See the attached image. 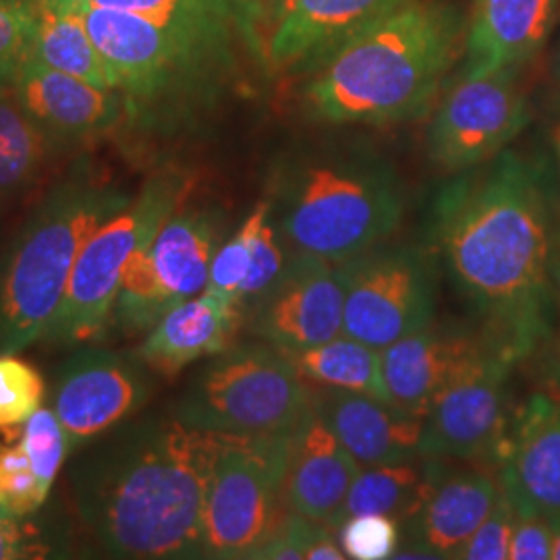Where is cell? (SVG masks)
<instances>
[{
    "mask_svg": "<svg viewBox=\"0 0 560 560\" xmlns=\"http://www.w3.org/2000/svg\"><path fill=\"white\" fill-rule=\"evenodd\" d=\"M469 168L436 201V243L448 277L509 360L536 353L552 322V222L540 173L502 152Z\"/></svg>",
    "mask_w": 560,
    "mask_h": 560,
    "instance_id": "cell-1",
    "label": "cell"
},
{
    "mask_svg": "<svg viewBox=\"0 0 560 560\" xmlns=\"http://www.w3.org/2000/svg\"><path fill=\"white\" fill-rule=\"evenodd\" d=\"M122 101L115 138L129 161L156 162L201 129L264 60V23L233 13H133L75 7Z\"/></svg>",
    "mask_w": 560,
    "mask_h": 560,
    "instance_id": "cell-2",
    "label": "cell"
},
{
    "mask_svg": "<svg viewBox=\"0 0 560 560\" xmlns=\"http://www.w3.org/2000/svg\"><path fill=\"white\" fill-rule=\"evenodd\" d=\"M222 434L171 418L125 425L69 476L75 517L115 559H203V511Z\"/></svg>",
    "mask_w": 560,
    "mask_h": 560,
    "instance_id": "cell-3",
    "label": "cell"
},
{
    "mask_svg": "<svg viewBox=\"0 0 560 560\" xmlns=\"http://www.w3.org/2000/svg\"><path fill=\"white\" fill-rule=\"evenodd\" d=\"M465 34L457 4L402 0L305 75L303 108L332 127L420 119L463 59Z\"/></svg>",
    "mask_w": 560,
    "mask_h": 560,
    "instance_id": "cell-4",
    "label": "cell"
},
{
    "mask_svg": "<svg viewBox=\"0 0 560 560\" xmlns=\"http://www.w3.org/2000/svg\"><path fill=\"white\" fill-rule=\"evenodd\" d=\"M131 198L88 152L48 183L0 256V353L40 342L85 241Z\"/></svg>",
    "mask_w": 560,
    "mask_h": 560,
    "instance_id": "cell-5",
    "label": "cell"
},
{
    "mask_svg": "<svg viewBox=\"0 0 560 560\" xmlns=\"http://www.w3.org/2000/svg\"><path fill=\"white\" fill-rule=\"evenodd\" d=\"M270 210L293 254L351 260L399 229L405 198L393 166L360 145H318L280 162Z\"/></svg>",
    "mask_w": 560,
    "mask_h": 560,
    "instance_id": "cell-6",
    "label": "cell"
},
{
    "mask_svg": "<svg viewBox=\"0 0 560 560\" xmlns=\"http://www.w3.org/2000/svg\"><path fill=\"white\" fill-rule=\"evenodd\" d=\"M191 179L175 166H161L138 194L85 241L57 314L40 342L75 349L108 337L120 282L141 249L154 240L166 219L180 208Z\"/></svg>",
    "mask_w": 560,
    "mask_h": 560,
    "instance_id": "cell-7",
    "label": "cell"
},
{
    "mask_svg": "<svg viewBox=\"0 0 560 560\" xmlns=\"http://www.w3.org/2000/svg\"><path fill=\"white\" fill-rule=\"evenodd\" d=\"M314 411V390L277 347L231 345L191 381L175 418L212 434L261 436L295 432Z\"/></svg>",
    "mask_w": 560,
    "mask_h": 560,
    "instance_id": "cell-8",
    "label": "cell"
},
{
    "mask_svg": "<svg viewBox=\"0 0 560 560\" xmlns=\"http://www.w3.org/2000/svg\"><path fill=\"white\" fill-rule=\"evenodd\" d=\"M289 434L229 436L208 488L203 511V559L249 560L287 515L284 478Z\"/></svg>",
    "mask_w": 560,
    "mask_h": 560,
    "instance_id": "cell-9",
    "label": "cell"
},
{
    "mask_svg": "<svg viewBox=\"0 0 560 560\" xmlns=\"http://www.w3.org/2000/svg\"><path fill=\"white\" fill-rule=\"evenodd\" d=\"M222 229L224 219L214 208H177L127 268L108 335L141 337L168 310L200 295Z\"/></svg>",
    "mask_w": 560,
    "mask_h": 560,
    "instance_id": "cell-10",
    "label": "cell"
},
{
    "mask_svg": "<svg viewBox=\"0 0 560 560\" xmlns=\"http://www.w3.org/2000/svg\"><path fill=\"white\" fill-rule=\"evenodd\" d=\"M339 268L342 335L382 351L434 320V270L418 247L381 243Z\"/></svg>",
    "mask_w": 560,
    "mask_h": 560,
    "instance_id": "cell-11",
    "label": "cell"
},
{
    "mask_svg": "<svg viewBox=\"0 0 560 560\" xmlns=\"http://www.w3.org/2000/svg\"><path fill=\"white\" fill-rule=\"evenodd\" d=\"M520 67L469 71L444 92L425 133L428 156L446 173H465L497 159L529 122Z\"/></svg>",
    "mask_w": 560,
    "mask_h": 560,
    "instance_id": "cell-12",
    "label": "cell"
},
{
    "mask_svg": "<svg viewBox=\"0 0 560 560\" xmlns=\"http://www.w3.org/2000/svg\"><path fill=\"white\" fill-rule=\"evenodd\" d=\"M154 393V372L138 353L81 345L60 363L52 411L69 439L71 453L102 439L138 416Z\"/></svg>",
    "mask_w": 560,
    "mask_h": 560,
    "instance_id": "cell-13",
    "label": "cell"
},
{
    "mask_svg": "<svg viewBox=\"0 0 560 560\" xmlns=\"http://www.w3.org/2000/svg\"><path fill=\"white\" fill-rule=\"evenodd\" d=\"M515 361L488 347L430 405L421 430L425 459L499 463L509 432L506 399Z\"/></svg>",
    "mask_w": 560,
    "mask_h": 560,
    "instance_id": "cell-14",
    "label": "cell"
},
{
    "mask_svg": "<svg viewBox=\"0 0 560 560\" xmlns=\"http://www.w3.org/2000/svg\"><path fill=\"white\" fill-rule=\"evenodd\" d=\"M342 310L339 264L293 254L279 279L245 312V324L280 351H298L340 337Z\"/></svg>",
    "mask_w": 560,
    "mask_h": 560,
    "instance_id": "cell-15",
    "label": "cell"
},
{
    "mask_svg": "<svg viewBox=\"0 0 560 560\" xmlns=\"http://www.w3.org/2000/svg\"><path fill=\"white\" fill-rule=\"evenodd\" d=\"M13 94L60 159L115 141L122 125L117 90L67 75L27 57L13 81Z\"/></svg>",
    "mask_w": 560,
    "mask_h": 560,
    "instance_id": "cell-16",
    "label": "cell"
},
{
    "mask_svg": "<svg viewBox=\"0 0 560 560\" xmlns=\"http://www.w3.org/2000/svg\"><path fill=\"white\" fill-rule=\"evenodd\" d=\"M402 0H279L264 20L268 73L307 75Z\"/></svg>",
    "mask_w": 560,
    "mask_h": 560,
    "instance_id": "cell-17",
    "label": "cell"
},
{
    "mask_svg": "<svg viewBox=\"0 0 560 560\" xmlns=\"http://www.w3.org/2000/svg\"><path fill=\"white\" fill-rule=\"evenodd\" d=\"M501 494L502 481L481 467L448 469L430 459L423 499L407 521L409 540L395 559H459Z\"/></svg>",
    "mask_w": 560,
    "mask_h": 560,
    "instance_id": "cell-18",
    "label": "cell"
},
{
    "mask_svg": "<svg viewBox=\"0 0 560 560\" xmlns=\"http://www.w3.org/2000/svg\"><path fill=\"white\" fill-rule=\"evenodd\" d=\"M490 347L480 330L432 320L382 349V374L390 400L423 420L430 405Z\"/></svg>",
    "mask_w": 560,
    "mask_h": 560,
    "instance_id": "cell-19",
    "label": "cell"
},
{
    "mask_svg": "<svg viewBox=\"0 0 560 560\" xmlns=\"http://www.w3.org/2000/svg\"><path fill=\"white\" fill-rule=\"evenodd\" d=\"M501 481L515 509L560 517V393H536L509 423Z\"/></svg>",
    "mask_w": 560,
    "mask_h": 560,
    "instance_id": "cell-20",
    "label": "cell"
},
{
    "mask_svg": "<svg viewBox=\"0 0 560 560\" xmlns=\"http://www.w3.org/2000/svg\"><path fill=\"white\" fill-rule=\"evenodd\" d=\"M245 324L237 301L203 289L168 310L141 339L136 353L154 374L175 378L196 361L229 349Z\"/></svg>",
    "mask_w": 560,
    "mask_h": 560,
    "instance_id": "cell-21",
    "label": "cell"
},
{
    "mask_svg": "<svg viewBox=\"0 0 560 560\" xmlns=\"http://www.w3.org/2000/svg\"><path fill=\"white\" fill-rule=\"evenodd\" d=\"M314 409L361 467L421 457L423 420L395 402L320 386Z\"/></svg>",
    "mask_w": 560,
    "mask_h": 560,
    "instance_id": "cell-22",
    "label": "cell"
},
{
    "mask_svg": "<svg viewBox=\"0 0 560 560\" xmlns=\"http://www.w3.org/2000/svg\"><path fill=\"white\" fill-rule=\"evenodd\" d=\"M360 469V463L314 409L291 439L284 504L307 520L330 525Z\"/></svg>",
    "mask_w": 560,
    "mask_h": 560,
    "instance_id": "cell-23",
    "label": "cell"
},
{
    "mask_svg": "<svg viewBox=\"0 0 560 560\" xmlns=\"http://www.w3.org/2000/svg\"><path fill=\"white\" fill-rule=\"evenodd\" d=\"M559 0H471L463 69L521 67L540 52Z\"/></svg>",
    "mask_w": 560,
    "mask_h": 560,
    "instance_id": "cell-24",
    "label": "cell"
},
{
    "mask_svg": "<svg viewBox=\"0 0 560 560\" xmlns=\"http://www.w3.org/2000/svg\"><path fill=\"white\" fill-rule=\"evenodd\" d=\"M60 156L21 108L13 88L0 90V212L25 200Z\"/></svg>",
    "mask_w": 560,
    "mask_h": 560,
    "instance_id": "cell-25",
    "label": "cell"
},
{
    "mask_svg": "<svg viewBox=\"0 0 560 560\" xmlns=\"http://www.w3.org/2000/svg\"><path fill=\"white\" fill-rule=\"evenodd\" d=\"M30 57L67 75L115 90L101 48L75 7L38 0V23Z\"/></svg>",
    "mask_w": 560,
    "mask_h": 560,
    "instance_id": "cell-26",
    "label": "cell"
},
{
    "mask_svg": "<svg viewBox=\"0 0 560 560\" xmlns=\"http://www.w3.org/2000/svg\"><path fill=\"white\" fill-rule=\"evenodd\" d=\"M282 353L310 384L393 402L382 374L381 351L361 340L340 335L316 347Z\"/></svg>",
    "mask_w": 560,
    "mask_h": 560,
    "instance_id": "cell-27",
    "label": "cell"
},
{
    "mask_svg": "<svg viewBox=\"0 0 560 560\" xmlns=\"http://www.w3.org/2000/svg\"><path fill=\"white\" fill-rule=\"evenodd\" d=\"M416 460L361 467L330 527L339 532L345 521L360 515H386L399 523L411 520L428 486V465L418 467Z\"/></svg>",
    "mask_w": 560,
    "mask_h": 560,
    "instance_id": "cell-28",
    "label": "cell"
},
{
    "mask_svg": "<svg viewBox=\"0 0 560 560\" xmlns=\"http://www.w3.org/2000/svg\"><path fill=\"white\" fill-rule=\"evenodd\" d=\"M46 382L40 370L20 358V353H0V434L15 442L23 425L44 407Z\"/></svg>",
    "mask_w": 560,
    "mask_h": 560,
    "instance_id": "cell-29",
    "label": "cell"
},
{
    "mask_svg": "<svg viewBox=\"0 0 560 560\" xmlns=\"http://www.w3.org/2000/svg\"><path fill=\"white\" fill-rule=\"evenodd\" d=\"M254 222L252 233V266L249 275L241 287V307L247 312L261 295L279 279L282 268L287 266L284 241L280 237L277 222L272 219L270 201L261 200L249 212Z\"/></svg>",
    "mask_w": 560,
    "mask_h": 560,
    "instance_id": "cell-30",
    "label": "cell"
},
{
    "mask_svg": "<svg viewBox=\"0 0 560 560\" xmlns=\"http://www.w3.org/2000/svg\"><path fill=\"white\" fill-rule=\"evenodd\" d=\"M18 442L32 463L44 501H48L52 486L62 469V463L71 453L69 439L52 407H40L23 425Z\"/></svg>",
    "mask_w": 560,
    "mask_h": 560,
    "instance_id": "cell-31",
    "label": "cell"
},
{
    "mask_svg": "<svg viewBox=\"0 0 560 560\" xmlns=\"http://www.w3.org/2000/svg\"><path fill=\"white\" fill-rule=\"evenodd\" d=\"M38 0H0V90L11 88L32 52Z\"/></svg>",
    "mask_w": 560,
    "mask_h": 560,
    "instance_id": "cell-32",
    "label": "cell"
},
{
    "mask_svg": "<svg viewBox=\"0 0 560 560\" xmlns=\"http://www.w3.org/2000/svg\"><path fill=\"white\" fill-rule=\"evenodd\" d=\"M44 502L36 474L20 442H0V509L32 517Z\"/></svg>",
    "mask_w": 560,
    "mask_h": 560,
    "instance_id": "cell-33",
    "label": "cell"
},
{
    "mask_svg": "<svg viewBox=\"0 0 560 560\" xmlns=\"http://www.w3.org/2000/svg\"><path fill=\"white\" fill-rule=\"evenodd\" d=\"M340 546L347 559H395L400 548V523L386 515H360L339 527Z\"/></svg>",
    "mask_w": 560,
    "mask_h": 560,
    "instance_id": "cell-34",
    "label": "cell"
},
{
    "mask_svg": "<svg viewBox=\"0 0 560 560\" xmlns=\"http://www.w3.org/2000/svg\"><path fill=\"white\" fill-rule=\"evenodd\" d=\"M252 233L254 222L247 214L240 229L233 233V237L222 241L221 247L217 249L206 284L208 291L221 293L229 300L237 301L240 305L241 287L247 279L252 266Z\"/></svg>",
    "mask_w": 560,
    "mask_h": 560,
    "instance_id": "cell-35",
    "label": "cell"
},
{
    "mask_svg": "<svg viewBox=\"0 0 560 560\" xmlns=\"http://www.w3.org/2000/svg\"><path fill=\"white\" fill-rule=\"evenodd\" d=\"M32 517L0 509V560L57 559L67 555L59 536L42 529Z\"/></svg>",
    "mask_w": 560,
    "mask_h": 560,
    "instance_id": "cell-36",
    "label": "cell"
},
{
    "mask_svg": "<svg viewBox=\"0 0 560 560\" xmlns=\"http://www.w3.org/2000/svg\"><path fill=\"white\" fill-rule=\"evenodd\" d=\"M62 7H101L133 13H233L264 23L260 0H73Z\"/></svg>",
    "mask_w": 560,
    "mask_h": 560,
    "instance_id": "cell-37",
    "label": "cell"
},
{
    "mask_svg": "<svg viewBox=\"0 0 560 560\" xmlns=\"http://www.w3.org/2000/svg\"><path fill=\"white\" fill-rule=\"evenodd\" d=\"M515 509L504 488L488 517L481 521L474 536L460 548V560H506L513 534Z\"/></svg>",
    "mask_w": 560,
    "mask_h": 560,
    "instance_id": "cell-38",
    "label": "cell"
},
{
    "mask_svg": "<svg viewBox=\"0 0 560 560\" xmlns=\"http://www.w3.org/2000/svg\"><path fill=\"white\" fill-rule=\"evenodd\" d=\"M326 523L287 511L277 529L254 550L249 560H305L312 544L320 538Z\"/></svg>",
    "mask_w": 560,
    "mask_h": 560,
    "instance_id": "cell-39",
    "label": "cell"
},
{
    "mask_svg": "<svg viewBox=\"0 0 560 560\" xmlns=\"http://www.w3.org/2000/svg\"><path fill=\"white\" fill-rule=\"evenodd\" d=\"M509 559H552V521L541 517L538 513H527V511L515 509Z\"/></svg>",
    "mask_w": 560,
    "mask_h": 560,
    "instance_id": "cell-40",
    "label": "cell"
},
{
    "mask_svg": "<svg viewBox=\"0 0 560 560\" xmlns=\"http://www.w3.org/2000/svg\"><path fill=\"white\" fill-rule=\"evenodd\" d=\"M552 287H555V298L560 305V252L552 256Z\"/></svg>",
    "mask_w": 560,
    "mask_h": 560,
    "instance_id": "cell-41",
    "label": "cell"
},
{
    "mask_svg": "<svg viewBox=\"0 0 560 560\" xmlns=\"http://www.w3.org/2000/svg\"><path fill=\"white\" fill-rule=\"evenodd\" d=\"M552 521V560H560V517Z\"/></svg>",
    "mask_w": 560,
    "mask_h": 560,
    "instance_id": "cell-42",
    "label": "cell"
},
{
    "mask_svg": "<svg viewBox=\"0 0 560 560\" xmlns=\"http://www.w3.org/2000/svg\"><path fill=\"white\" fill-rule=\"evenodd\" d=\"M548 376H550V382H552L555 390H559L560 393V358L550 361V365H548Z\"/></svg>",
    "mask_w": 560,
    "mask_h": 560,
    "instance_id": "cell-43",
    "label": "cell"
},
{
    "mask_svg": "<svg viewBox=\"0 0 560 560\" xmlns=\"http://www.w3.org/2000/svg\"><path fill=\"white\" fill-rule=\"evenodd\" d=\"M279 4V0H260L261 13H264V20H266V15L275 9Z\"/></svg>",
    "mask_w": 560,
    "mask_h": 560,
    "instance_id": "cell-44",
    "label": "cell"
},
{
    "mask_svg": "<svg viewBox=\"0 0 560 560\" xmlns=\"http://www.w3.org/2000/svg\"><path fill=\"white\" fill-rule=\"evenodd\" d=\"M555 145H557V156H559L560 166V125L557 127V133H555Z\"/></svg>",
    "mask_w": 560,
    "mask_h": 560,
    "instance_id": "cell-45",
    "label": "cell"
},
{
    "mask_svg": "<svg viewBox=\"0 0 560 560\" xmlns=\"http://www.w3.org/2000/svg\"><path fill=\"white\" fill-rule=\"evenodd\" d=\"M46 2H50V4H71L73 0H46Z\"/></svg>",
    "mask_w": 560,
    "mask_h": 560,
    "instance_id": "cell-46",
    "label": "cell"
}]
</instances>
